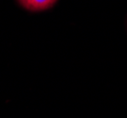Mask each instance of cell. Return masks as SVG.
<instances>
[{
  "label": "cell",
  "instance_id": "cell-1",
  "mask_svg": "<svg viewBox=\"0 0 127 118\" xmlns=\"http://www.w3.org/2000/svg\"><path fill=\"white\" fill-rule=\"evenodd\" d=\"M24 8L30 11H43L50 8L57 0H18Z\"/></svg>",
  "mask_w": 127,
  "mask_h": 118
}]
</instances>
